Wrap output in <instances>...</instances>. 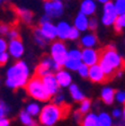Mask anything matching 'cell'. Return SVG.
<instances>
[{"mask_svg":"<svg viewBox=\"0 0 125 126\" xmlns=\"http://www.w3.org/2000/svg\"><path fill=\"white\" fill-rule=\"evenodd\" d=\"M98 64L102 66L103 71L105 72L107 79H108L112 78L114 74H117L118 72H121V70L125 66V61L115 51L114 47L107 46L99 54Z\"/></svg>","mask_w":125,"mask_h":126,"instance_id":"cell-1","label":"cell"},{"mask_svg":"<svg viewBox=\"0 0 125 126\" xmlns=\"http://www.w3.org/2000/svg\"><path fill=\"white\" fill-rule=\"evenodd\" d=\"M28 74L29 70L27 64L24 61H18L11 68L8 69L6 84L11 89L25 87V84L28 81Z\"/></svg>","mask_w":125,"mask_h":126,"instance_id":"cell-2","label":"cell"},{"mask_svg":"<svg viewBox=\"0 0 125 126\" xmlns=\"http://www.w3.org/2000/svg\"><path fill=\"white\" fill-rule=\"evenodd\" d=\"M68 113V107L64 108L63 106L56 104H49L41 108L39 111V122L43 126H53L55 123L60 121L63 116Z\"/></svg>","mask_w":125,"mask_h":126,"instance_id":"cell-3","label":"cell"},{"mask_svg":"<svg viewBox=\"0 0 125 126\" xmlns=\"http://www.w3.org/2000/svg\"><path fill=\"white\" fill-rule=\"evenodd\" d=\"M26 87L27 94L31 96L32 98H34L35 100L38 101H47L51 97V94L46 91L44 88V84L42 82V78L38 76H34L27 81L25 84Z\"/></svg>","mask_w":125,"mask_h":126,"instance_id":"cell-4","label":"cell"},{"mask_svg":"<svg viewBox=\"0 0 125 126\" xmlns=\"http://www.w3.org/2000/svg\"><path fill=\"white\" fill-rule=\"evenodd\" d=\"M67 58H68V51L64 43L61 41H56L53 43L51 46V59L59 65H63Z\"/></svg>","mask_w":125,"mask_h":126,"instance_id":"cell-5","label":"cell"},{"mask_svg":"<svg viewBox=\"0 0 125 126\" xmlns=\"http://www.w3.org/2000/svg\"><path fill=\"white\" fill-rule=\"evenodd\" d=\"M117 11L115 9L114 2L107 1L104 3V8H103V17H102V23L105 26H109L113 25L115 21V19L117 18Z\"/></svg>","mask_w":125,"mask_h":126,"instance_id":"cell-6","label":"cell"},{"mask_svg":"<svg viewBox=\"0 0 125 126\" xmlns=\"http://www.w3.org/2000/svg\"><path fill=\"white\" fill-rule=\"evenodd\" d=\"M44 9L50 17H60L63 13V3L61 0H49L45 1Z\"/></svg>","mask_w":125,"mask_h":126,"instance_id":"cell-7","label":"cell"},{"mask_svg":"<svg viewBox=\"0 0 125 126\" xmlns=\"http://www.w3.org/2000/svg\"><path fill=\"white\" fill-rule=\"evenodd\" d=\"M60 66L56 62L52 60V59H44V60L41 62V64L38 65V68L36 69V76L38 77H43L45 74L50 73L51 70H60Z\"/></svg>","mask_w":125,"mask_h":126,"instance_id":"cell-8","label":"cell"},{"mask_svg":"<svg viewBox=\"0 0 125 126\" xmlns=\"http://www.w3.org/2000/svg\"><path fill=\"white\" fill-rule=\"evenodd\" d=\"M99 60V53L92 47H85V50L81 52V62L87 64L88 66L94 65L98 63Z\"/></svg>","mask_w":125,"mask_h":126,"instance_id":"cell-9","label":"cell"},{"mask_svg":"<svg viewBox=\"0 0 125 126\" xmlns=\"http://www.w3.org/2000/svg\"><path fill=\"white\" fill-rule=\"evenodd\" d=\"M41 78H42V82L44 84V88L46 89V91L51 96L52 94H56L57 90H59V84H57V81H56V79H55L54 74L50 72V73L41 77Z\"/></svg>","mask_w":125,"mask_h":126,"instance_id":"cell-10","label":"cell"},{"mask_svg":"<svg viewBox=\"0 0 125 126\" xmlns=\"http://www.w3.org/2000/svg\"><path fill=\"white\" fill-rule=\"evenodd\" d=\"M88 78L94 82H103V81H105V80H107L106 74H105L102 66L99 65L98 63L89 66Z\"/></svg>","mask_w":125,"mask_h":126,"instance_id":"cell-11","label":"cell"},{"mask_svg":"<svg viewBox=\"0 0 125 126\" xmlns=\"http://www.w3.org/2000/svg\"><path fill=\"white\" fill-rule=\"evenodd\" d=\"M7 50L13 58L19 59L24 53V45L19 38H14L9 42V44L7 46Z\"/></svg>","mask_w":125,"mask_h":126,"instance_id":"cell-12","label":"cell"},{"mask_svg":"<svg viewBox=\"0 0 125 126\" xmlns=\"http://www.w3.org/2000/svg\"><path fill=\"white\" fill-rule=\"evenodd\" d=\"M55 76V79H56L57 81V84L59 87H69L72 82V78H71L70 73H69L68 71H64V70H57L56 73L54 74Z\"/></svg>","mask_w":125,"mask_h":126,"instance_id":"cell-13","label":"cell"},{"mask_svg":"<svg viewBox=\"0 0 125 126\" xmlns=\"http://www.w3.org/2000/svg\"><path fill=\"white\" fill-rule=\"evenodd\" d=\"M41 32L42 34L45 36V38L49 39H54L56 37V26H54L51 21H46V23L41 24Z\"/></svg>","mask_w":125,"mask_h":126,"instance_id":"cell-14","label":"cell"},{"mask_svg":"<svg viewBox=\"0 0 125 126\" xmlns=\"http://www.w3.org/2000/svg\"><path fill=\"white\" fill-rule=\"evenodd\" d=\"M96 11V2L94 0H83L80 5V13L85 14L86 16L94 15Z\"/></svg>","mask_w":125,"mask_h":126,"instance_id":"cell-15","label":"cell"},{"mask_svg":"<svg viewBox=\"0 0 125 126\" xmlns=\"http://www.w3.org/2000/svg\"><path fill=\"white\" fill-rule=\"evenodd\" d=\"M74 27L80 32H85L88 29V16L85 14L79 13L74 18Z\"/></svg>","mask_w":125,"mask_h":126,"instance_id":"cell-16","label":"cell"},{"mask_svg":"<svg viewBox=\"0 0 125 126\" xmlns=\"http://www.w3.org/2000/svg\"><path fill=\"white\" fill-rule=\"evenodd\" d=\"M71 26L65 21H61L56 25V36L60 39H65L68 38L69 32H70Z\"/></svg>","mask_w":125,"mask_h":126,"instance_id":"cell-17","label":"cell"},{"mask_svg":"<svg viewBox=\"0 0 125 126\" xmlns=\"http://www.w3.org/2000/svg\"><path fill=\"white\" fill-rule=\"evenodd\" d=\"M102 99L106 105L113 104V101L115 99V90L110 87H105L102 90Z\"/></svg>","mask_w":125,"mask_h":126,"instance_id":"cell-18","label":"cell"},{"mask_svg":"<svg viewBox=\"0 0 125 126\" xmlns=\"http://www.w3.org/2000/svg\"><path fill=\"white\" fill-rule=\"evenodd\" d=\"M80 43L83 47H94L97 44V37L95 34H86L80 39Z\"/></svg>","mask_w":125,"mask_h":126,"instance_id":"cell-19","label":"cell"},{"mask_svg":"<svg viewBox=\"0 0 125 126\" xmlns=\"http://www.w3.org/2000/svg\"><path fill=\"white\" fill-rule=\"evenodd\" d=\"M69 90H70V94H71V97L73 98V100L81 101L82 99H85V94H83V92L81 91L80 88H79L77 84L71 83L70 86H69Z\"/></svg>","mask_w":125,"mask_h":126,"instance_id":"cell-20","label":"cell"},{"mask_svg":"<svg viewBox=\"0 0 125 126\" xmlns=\"http://www.w3.org/2000/svg\"><path fill=\"white\" fill-rule=\"evenodd\" d=\"M97 125H98V116L94 113L87 114L82 118V122H81V126H97Z\"/></svg>","mask_w":125,"mask_h":126,"instance_id":"cell-21","label":"cell"},{"mask_svg":"<svg viewBox=\"0 0 125 126\" xmlns=\"http://www.w3.org/2000/svg\"><path fill=\"white\" fill-rule=\"evenodd\" d=\"M81 60H78V59H72V58H67L64 61V64L63 65L68 70H71V71H77L78 68L80 66L81 64Z\"/></svg>","mask_w":125,"mask_h":126,"instance_id":"cell-22","label":"cell"},{"mask_svg":"<svg viewBox=\"0 0 125 126\" xmlns=\"http://www.w3.org/2000/svg\"><path fill=\"white\" fill-rule=\"evenodd\" d=\"M19 117H20V121L24 125H26V126H37L36 123H35V121L33 119V116L29 115L26 110L21 111Z\"/></svg>","mask_w":125,"mask_h":126,"instance_id":"cell-23","label":"cell"},{"mask_svg":"<svg viewBox=\"0 0 125 126\" xmlns=\"http://www.w3.org/2000/svg\"><path fill=\"white\" fill-rule=\"evenodd\" d=\"M114 29L116 32H121L125 27V13L117 15V18L114 21Z\"/></svg>","mask_w":125,"mask_h":126,"instance_id":"cell-24","label":"cell"},{"mask_svg":"<svg viewBox=\"0 0 125 126\" xmlns=\"http://www.w3.org/2000/svg\"><path fill=\"white\" fill-rule=\"evenodd\" d=\"M97 126H112V118L107 113H100L98 115V125Z\"/></svg>","mask_w":125,"mask_h":126,"instance_id":"cell-25","label":"cell"},{"mask_svg":"<svg viewBox=\"0 0 125 126\" xmlns=\"http://www.w3.org/2000/svg\"><path fill=\"white\" fill-rule=\"evenodd\" d=\"M17 11H18V15L21 18V20H24L25 23H31L32 21V19H33V14H32L29 10L20 8V9H18Z\"/></svg>","mask_w":125,"mask_h":126,"instance_id":"cell-26","label":"cell"},{"mask_svg":"<svg viewBox=\"0 0 125 126\" xmlns=\"http://www.w3.org/2000/svg\"><path fill=\"white\" fill-rule=\"evenodd\" d=\"M34 37H35V42L37 43V44L39 45V46H44L45 44H46L47 39L45 38V36L43 34H42L41 29H36V31L34 32Z\"/></svg>","mask_w":125,"mask_h":126,"instance_id":"cell-27","label":"cell"},{"mask_svg":"<svg viewBox=\"0 0 125 126\" xmlns=\"http://www.w3.org/2000/svg\"><path fill=\"white\" fill-rule=\"evenodd\" d=\"M26 111L32 116H36L41 111V107H39V105L36 104V102H32V104H29L26 107Z\"/></svg>","mask_w":125,"mask_h":126,"instance_id":"cell-28","label":"cell"},{"mask_svg":"<svg viewBox=\"0 0 125 126\" xmlns=\"http://www.w3.org/2000/svg\"><path fill=\"white\" fill-rule=\"evenodd\" d=\"M90 106H91V104H90V100H88V99H82L80 101V106H79V111H80L81 114H86V113H88V110L90 109Z\"/></svg>","mask_w":125,"mask_h":126,"instance_id":"cell-29","label":"cell"},{"mask_svg":"<svg viewBox=\"0 0 125 126\" xmlns=\"http://www.w3.org/2000/svg\"><path fill=\"white\" fill-rule=\"evenodd\" d=\"M114 6L118 15L125 13V0H115Z\"/></svg>","mask_w":125,"mask_h":126,"instance_id":"cell-30","label":"cell"},{"mask_svg":"<svg viewBox=\"0 0 125 126\" xmlns=\"http://www.w3.org/2000/svg\"><path fill=\"white\" fill-rule=\"evenodd\" d=\"M78 73L80 77H82V78H87L88 77V71H89V66L87 65V64H85V63H81L80 66L78 68Z\"/></svg>","mask_w":125,"mask_h":126,"instance_id":"cell-31","label":"cell"},{"mask_svg":"<svg viewBox=\"0 0 125 126\" xmlns=\"http://www.w3.org/2000/svg\"><path fill=\"white\" fill-rule=\"evenodd\" d=\"M79 34H80V31L77 29L76 27L73 26L70 28V32H69V35H68V38L69 39H72V41H76L77 38H79Z\"/></svg>","mask_w":125,"mask_h":126,"instance_id":"cell-32","label":"cell"},{"mask_svg":"<svg viewBox=\"0 0 125 126\" xmlns=\"http://www.w3.org/2000/svg\"><path fill=\"white\" fill-rule=\"evenodd\" d=\"M68 58H72V59H78L81 60V51L79 50H71L68 52Z\"/></svg>","mask_w":125,"mask_h":126,"instance_id":"cell-33","label":"cell"},{"mask_svg":"<svg viewBox=\"0 0 125 126\" xmlns=\"http://www.w3.org/2000/svg\"><path fill=\"white\" fill-rule=\"evenodd\" d=\"M115 99L120 104H125V91H118L115 92Z\"/></svg>","mask_w":125,"mask_h":126,"instance_id":"cell-34","label":"cell"},{"mask_svg":"<svg viewBox=\"0 0 125 126\" xmlns=\"http://www.w3.org/2000/svg\"><path fill=\"white\" fill-rule=\"evenodd\" d=\"M8 59H9V55H8V53L6 52H1L0 53V65H3V64H6L8 61Z\"/></svg>","mask_w":125,"mask_h":126,"instance_id":"cell-35","label":"cell"},{"mask_svg":"<svg viewBox=\"0 0 125 126\" xmlns=\"http://www.w3.org/2000/svg\"><path fill=\"white\" fill-rule=\"evenodd\" d=\"M88 28L92 29V31H95V29L97 28V19L96 18L88 19Z\"/></svg>","mask_w":125,"mask_h":126,"instance_id":"cell-36","label":"cell"},{"mask_svg":"<svg viewBox=\"0 0 125 126\" xmlns=\"http://www.w3.org/2000/svg\"><path fill=\"white\" fill-rule=\"evenodd\" d=\"M9 32V26L6 24H0V35H7Z\"/></svg>","mask_w":125,"mask_h":126,"instance_id":"cell-37","label":"cell"},{"mask_svg":"<svg viewBox=\"0 0 125 126\" xmlns=\"http://www.w3.org/2000/svg\"><path fill=\"white\" fill-rule=\"evenodd\" d=\"M8 36H9V38L14 39V38H18L19 34H18V32L16 31V29H9V32H8Z\"/></svg>","mask_w":125,"mask_h":126,"instance_id":"cell-38","label":"cell"},{"mask_svg":"<svg viewBox=\"0 0 125 126\" xmlns=\"http://www.w3.org/2000/svg\"><path fill=\"white\" fill-rule=\"evenodd\" d=\"M6 113H7V107L5 106L3 102H0V119L5 117Z\"/></svg>","mask_w":125,"mask_h":126,"instance_id":"cell-39","label":"cell"},{"mask_svg":"<svg viewBox=\"0 0 125 126\" xmlns=\"http://www.w3.org/2000/svg\"><path fill=\"white\" fill-rule=\"evenodd\" d=\"M7 46H8L7 42H6L3 38H1V37H0V53L5 52V51L7 50Z\"/></svg>","mask_w":125,"mask_h":126,"instance_id":"cell-40","label":"cell"},{"mask_svg":"<svg viewBox=\"0 0 125 126\" xmlns=\"http://www.w3.org/2000/svg\"><path fill=\"white\" fill-rule=\"evenodd\" d=\"M63 96H61V94H59V96H55V99H54V104H56V105H61L63 102Z\"/></svg>","mask_w":125,"mask_h":126,"instance_id":"cell-41","label":"cell"},{"mask_svg":"<svg viewBox=\"0 0 125 126\" xmlns=\"http://www.w3.org/2000/svg\"><path fill=\"white\" fill-rule=\"evenodd\" d=\"M113 117H115V118H118L121 115H122V110L121 109H117V108H115L114 110H113Z\"/></svg>","mask_w":125,"mask_h":126,"instance_id":"cell-42","label":"cell"},{"mask_svg":"<svg viewBox=\"0 0 125 126\" xmlns=\"http://www.w3.org/2000/svg\"><path fill=\"white\" fill-rule=\"evenodd\" d=\"M0 126H9V121L6 119L5 117L0 119Z\"/></svg>","mask_w":125,"mask_h":126,"instance_id":"cell-43","label":"cell"},{"mask_svg":"<svg viewBox=\"0 0 125 126\" xmlns=\"http://www.w3.org/2000/svg\"><path fill=\"white\" fill-rule=\"evenodd\" d=\"M74 118H76V121H81V119H82V114L80 113V111H76V113H74Z\"/></svg>","mask_w":125,"mask_h":126,"instance_id":"cell-44","label":"cell"},{"mask_svg":"<svg viewBox=\"0 0 125 126\" xmlns=\"http://www.w3.org/2000/svg\"><path fill=\"white\" fill-rule=\"evenodd\" d=\"M46 21H50V16H47V15H45V16H43L41 18V24H43V23H46Z\"/></svg>","mask_w":125,"mask_h":126,"instance_id":"cell-45","label":"cell"},{"mask_svg":"<svg viewBox=\"0 0 125 126\" xmlns=\"http://www.w3.org/2000/svg\"><path fill=\"white\" fill-rule=\"evenodd\" d=\"M98 1L102 3H105V2H107V1H109V0H98Z\"/></svg>","mask_w":125,"mask_h":126,"instance_id":"cell-46","label":"cell"},{"mask_svg":"<svg viewBox=\"0 0 125 126\" xmlns=\"http://www.w3.org/2000/svg\"><path fill=\"white\" fill-rule=\"evenodd\" d=\"M122 114H123V116H124V119H125V107H124V109H123Z\"/></svg>","mask_w":125,"mask_h":126,"instance_id":"cell-47","label":"cell"},{"mask_svg":"<svg viewBox=\"0 0 125 126\" xmlns=\"http://www.w3.org/2000/svg\"><path fill=\"white\" fill-rule=\"evenodd\" d=\"M3 1H8V0H3Z\"/></svg>","mask_w":125,"mask_h":126,"instance_id":"cell-48","label":"cell"},{"mask_svg":"<svg viewBox=\"0 0 125 126\" xmlns=\"http://www.w3.org/2000/svg\"><path fill=\"white\" fill-rule=\"evenodd\" d=\"M44 1H49V0H44Z\"/></svg>","mask_w":125,"mask_h":126,"instance_id":"cell-49","label":"cell"},{"mask_svg":"<svg viewBox=\"0 0 125 126\" xmlns=\"http://www.w3.org/2000/svg\"><path fill=\"white\" fill-rule=\"evenodd\" d=\"M0 3H1V0H0Z\"/></svg>","mask_w":125,"mask_h":126,"instance_id":"cell-50","label":"cell"}]
</instances>
